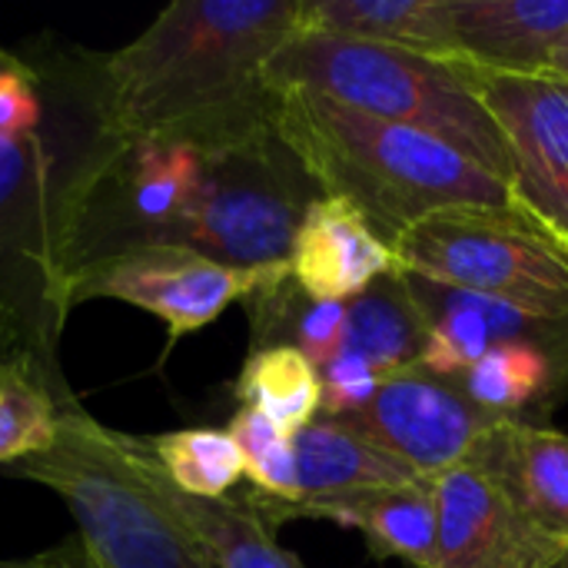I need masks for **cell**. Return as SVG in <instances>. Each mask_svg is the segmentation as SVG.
<instances>
[{
    "mask_svg": "<svg viewBox=\"0 0 568 568\" xmlns=\"http://www.w3.org/2000/svg\"><path fill=\"white\" fill-rule=\"evenodd\" d=\"M396 270L539 313H568V260L516 210H449L393 246Z\"/></svg>",
    "mask_w": 568,
    "mask_h": 568,
    "instance_id": "obj_7",
    "label": "cell"
},
{
    "mask_svg": "<svg viewBox=\"0 0 568 568\" xmlns=\"http://www.w3.org/2000/svg\"><path fill=\"white\" fill-rule=\"evenodd\" d=\"M552 568H568V552H566V556H562V559H559V562H556V566H552Z\"/></svg>",
    "mask_w": 568,
    "mask_h": 568,
    "instance_id": "obj_31",
    "label": "cell"
},
{
    "mask_svg": "<svg viewBox=\"0 0 568 568\" xmlns=\"http://www.w3.org/2000/svg\"><path fill=\"white\" fill-rule=\"evenodd\" d=\"M43 123V90L33 63L20 53V63L0 73V136H23Z\"/></svg>",
    "mask_w": 568,
    "mask_h": 568,
    "instance_id": "obj_27",
    "label": "cell"
},
{
    "mask_svg": "<svg viewBox=\"0 0 568 568\" xmlns=\"http://www.w3.org/2000/svg\"><path fill=\"white\" fill-rule=\"evenodd\" d=\"M446 63L476 73H546L568 33V0H439Z\"/></svg>",
    "mask_w": 568,
    "mask_h": 568,
    "instance_id": "obj_12",
    "label": "cell"
},
{
    "mask_svg": "<svg viewBox=\"0 0 568 568\" xmlns=\"http://www.w3.org/2000/svg\"><path fill=\"white\" fill-rule=\"evenodd\" d=\"M303 27V0H176L130 43L100 53L103 106L136 143L203 153L276 136L266 67Z\"/></svg>",
    "mask_w": 568,
    "mask_h": 568,
    "instance_id": "obj_2",
    "label": "cell"
},
{
    "mask_svg": "<svg viewBox=\"0 0 568 568\" xmlns=\"http://www.w3.org/2000/svg\"><path fill=\"white\" fill-rule=\"evenodd\" d=\"M300 503L336 499L363 489H399L423 483L343 419L316 416L293 433Z\"/></svg>",
    "mask_w": 568,
    "mask_h": 568,
    "instance_id": "obj_16",
    "label": "cell"
},
{
    "mask_svg": "<svg viewBox=\"0 0 568 568\" xmlns=\"http://www.w3.org/2000/svg\"><path fill=\"white\" fill-rule=\"evenodd\" d=\"M426 320L403 286L399 273H386L366 293L346 303V329L336 356L369 363L383 379L416 366L426 346Z\"/></svg>",
    "mask_w": 568,
    "mask_h": 568,
    "instance_id": "obj_18",
    "label": "cell"
},
{
    "mask_svg": "<svg viewBox=\"0 0 568 568\" xmlns=\"http://www.w3.org/2000/svg\"><path fill=\"white\" fill-rule=\"evenodd\" d=\"M519 513L568 549V436L529 419H499L469 459Z\"/></svg>",
    "mask_w": 568,
    "mask_h": 568,
    "instance_id": "obj_15",
    "label": "cell"
},
{
    "mask_svg": "<svg viewBox=\"0 0 568 568\" xmlns=\"http://www.w3.org/2000/svg\"><path fill=\"white\" fill-rule=\"evenodd\" d=\"M77 406L67 386H57L23 356H0V463H20L53 446L60 413Z\"/></svg>",
    "mask_w": 568,
    "mask_h": 568,
    "instance_id": "obj_22",
    "label": "cell"
},
{
    "mask_svg": "<svg viewBox=\"0 0 568 568\" xmlns=\"http://www.w3.org/2000/svg\"><path fill=\"white\" fill-rule=\"evenodd\" d=\"M13 469L60 496L100 568H213L170 509L146 436L106 429L70 406L60 413L53 446Z\"/></svg>",
    "mask_w": 568,
    "mask_h": 568,
    "instance_id": "obj_5",
    "label": "cell"
},
{
    "mask_svg": "<svg viewBox=\"0 0 568 568\" xmlns=\"http://www.w3.org/2000/svg\"><path fill=\"white\" fill-rule=\"evenodd\" d=\"M273 90H306L346 110L429 133L509 186L506 140L473 90L469 70L353 37L296 30L270 60Z\"/></svg>",
    "mask_w": 568,
    "mask_h": 568,
    "instance_id": "obj_4",
    "label": "cell"
},
{
    "mask_svg": "<svg viewBox=\"0 0 568 568\" xmlns=\"http://www.w3.org/2000/svg\"><path fill=\"white\" fill-rule=\"evenodd\" d=\"M163 496L170 509L180 516V523L190 529V536L200 542L213 568H310L303 566L300 556H293L276 542L273 536L276 529L266 526V519L246 503V496L196 499L180 493L166 479V473H163Z\"/></svg>",
    "mask_w": 568,
    "mask_h": 568,
    "instance_id": "obj_17",
    "label": "cell"
},
{
    "mask_svg": "<svg viewBox=\"0 0 568 568\" xmlns=\"http://www.w3.org/2000/svg\"><path fill=\"white\" fill-rule=\"evenodd\" d=\"M320 379H323L320 413L326 419H346V416L366 409L383 383V376L356 356H333L320 369Z\"/></svg>",
    "mask_w": 568,
    "mask_h": 568,
    "instance_id": "obj_26",
    "label": "cell"
},
{
    "mask_svg": "<svg viewBox=\"0 0 568 568\" xmlns=\"http://www.w3.org/2000/svg\"><path fill=\"white\" fill-rule=\"evenodd\" d=\"M246 503L280 529L293 519H326L356 529L373 559H399L413 568H436L439 516L433 483H413L399 489H363L320 503H280L263 493H246Z\"/></svg>",
    "mask_w": 568,
    "mask_h": 568,
    "instance_id": "obj_13",
    "label": "cell"
},
{
    "mask_svg": "<svg viewBox=\"0 0 568 568\" xmlns=\"http://www.w3.org/2000/svg\"><path fill=\"white\" fill-rule=\"evenodd\" d=\"M303 30L443 57L439 0H303Z\"/></svg>",
    "mask_w": 568,
    "mask_h": 568,
    "instance_id": "obj_21",
    "label": "cell"
},
{
    "mask_svg": "<svg viewBox=\"0 0 568 568\" xmlns=\"http://www.w3.org/2000/svg\"><path fill=\"white\" fill-rule=\"evenodd\" d=\"M0 568H100V566L90 559V552L83 549V542H80V539H70V542H63V546H57V549H50V552H43V556H37V559H30V562H3Z\"/></svg>",
    "mask_w": 568,
    "mask_h": 568,
    "instance_id": "obj_28",
    "label": "cell"
},
{
    "mask_svg": "<svg viewBox=\"0 0 568 568\" xmlns=\"http://www.w3.org/2000/svg\"><path fill=\"white\" fill-rule=\"evenodd\" d=\"M343 423L416 479L436 483L449 469L469 463L499 419L479 409L453 379L433 376L416 363L386 376L373 403Z\"/></svg>",
    "mask_w": 568,
    "mask_h": 568,
    "instance_id": "obj_10",
    "label": "cell"
},
{
    "mask_svg": "<svg viewBox=\"0 0 568 568\" xmlns=\"http://www.w3.org/2000/svg\"><path fill=\"white\" fill-rule=\"evenodd\" d=\"M43 90V123L0 136V356H23L57 386L60 336L73 313V246L87 200L123 150L103 106L100 53L27 57Z\"/></svg>",
    "mask_w": 568,
    "mask_h": 568,
    "instance_id": "obj_1",
    "label": "cell"
},
{
    "mask_svg": "<svg viewBox=\"0 0 568 568\" xmlns=\"http://www.w3.org/2000/svg\"><path fill=\"white\" fill-rule=\"evenodd\" d=\"M393 270V250L353 203L320 196L306 210L290 253V276L310 300L349 303Z\"/></svg>",
    "mask_w": 568,
    "mask_h": 568,
    "instance_id": "obj_14",
    "label": "cell"
},
{
    "mask_svg": "<svg viewBox=\"0 0 568 568\" xmlns=\"http://www.w3.org/2000/svg\"><path fill=\"white\" fill-rule=\"evenodd\" d=\"M453 383L496 419H526V413H549L568 396L556 363L546 353L516 343L493 346Z\"/></svg>",
    "mask_w": 568,
    "mask_h": 568,
    "instance_id": "obj_20",
    "label": "cell"
},
{
    "mask_svg": "<svg viewBox=\"0 0 568 568\" xmlns=\"http://www.w3.org/2000/svg\"><path fill=\"white\" fill-rule=\"evenodd\" d=\"M320 186L280 136L206 153L203 176L156 246H180L236 270L290 266Z\"/></svg>",
    "mask_w": 568,
    "mask_h": 568,
    "instance_id": "obj_6",
    "label": "cell"
},
{
    "mask_svg": "<svg viewBox=\"0 0 568 568\" xmlns=\"http://www.w3.org/2000/svg\"><path fill=\"white\" fill-rule=\"evenodd\" d=\"M273 270H236L180 246H143L87 266L73 283V306L87 300H120L166 326L170 346L210 323H216L233 303H246Z\"/></svg>",
    "mask_w": 568,
    "mask_h": 568,
    "instance_id": "obj_9",
    "label": "cell"
},
{
    "mask_svg": "<svg viewBox=\"0 0 568 568\" xmlns=\"http://www.w3.org/2000/svg\"><path fill=\"white\" fill-rule=\"evenodd\" d=\"M17 63H20V53H10V50H3V47H0V73L13 70Z\"/></svg>",
    "mask_w": 568,
    "mask_h": 568,
    "instance_id": "obj_30",
    "label": "cell"
},
{
    "mask_svg": "<svg viewBox=\"0 0 568 568\" xmlns=\"http://www.w3.org/2000/svg\"><path fill=\"white\" fill-rule=\"evenodd\" d=\"M230 436L236 439L243 453V466L256 493L280 499V503H300L293 433L280 429L263 413L240 406L236 416L230 419Z\"/></svg>",
    "mask_w": 568,
    "mask_h": 568,
    "instance_id": "obj_25",
    "label": "cell"
},
{
    "mask_svg": "<svg viewBox=\"0 0 568 568\" xmlns=\"http://www.w3.org/2000/svg\"><path fill=\"white\" fill-rule=\"evenodd\" d=\"M433 493L439 516L436 568H552L568 552L473 463L439 476Z\"/></svg>",
    "mask_w": 568,
    "mask_h": 568,
    "instance_id": "obj_11",
    "label": "cell"
},
{
    "mask_svg": "<svg viewBox=\"0 0 568 568\" xmlns=\"http://www.w3.org/2000/svg\"><path fill=\"white\" fill-rule=\"evenodd\" d=\"M469 80L506 140L516 213L568 260V83L476 70Z\"/></svg>",
    "mask_w": 568,
    "mask_h": 568,
    "instance_id": "obj_8",
    "label": "cell"
},
{
    "mask_svg": "<svg viewBox=\"0 0 568 568\" xmlns=\"http://www.w3.org/2000/svg\"><path fill=\"white\" fill-rule=\"evenodd\" d=\"M273 130L323 196L353 203L393 250L416 223L449 210H516L509 186L449 143L306 90H276Z\"/></svg>",
    "mask_w": 568,
    "mask_h": 568,
    "instance_id": "obj_3",
    "label": "cell"
},
{
    "mask_svg": "<svg viewBox=\"0 0 568 568\" xmlns=\"http://www.w3.org/2000/svg\"><path fill=\"white\" fill-rule=\"evenodd\" d=\"M546 73H549V77H556V80H566L568 83V33L559 40V43H556V47H552Z\"/></svg>",
    "mask_w": 568,
    "mask_h": 568,
    "instance_id": "obj_29",
    "label": "cell"
},
{
    "mask_svg": "<svg viewBox=\"0 0 568 568\" xmlns=\"http://www.w3.org/2000/svg\"><path fill=\"white\" fill-rule=\"evenodd\" d=\"M233 393L240 406L263 413L286 433L313 423L323 406L320 369L293 346L253 349L236 376Z\"/></svg>",
    "mask_w": 568,
    "mask_h": 568,
    "instance_id": "obj_23",
    "label": "cell"
},
{
    "mask_svg": "<svg viewBox=\"0 0 568 568\" xmlns=\"http://www.w3.org/2000/svg\"><path fill=\"white\" fill-rule=\"evenodd\" d=\"M153 459L166 479L196 499H226V493L246 476L243 453L230 429H176L146 436Z\"/></svg>",
    "mask_w": 568,
    "mask_h": 568,
    "instance_id": "obj_24",
    "label": "cell"
},
{
    "mask_svg": "<svg viewBox=\"0 0 568 568\" xmlns=\"http://www.w3.org/2000/svg\"><path fill=\"white\" fill-rule=\"evenodd\" d=\"M253 349L293 346L316 369H323L343 343L346 329V303L310 300L290 276V270L276 273L263 283L246 303Z\"/></svg>",
    "mask_w": 568,
    "mask_h": 568,
    "instance_id": "obj_19",
    "label": "cell"
}]
</instances>
